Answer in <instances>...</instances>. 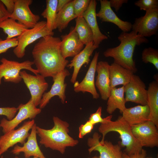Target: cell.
Segmentation results:
<instances>
[{
  "instance_id": "6da1fadb",
  "label": "cell",
  "mask_w": 158,
  "mask_h": 158,
  "mask_svg": "<svg viewBox=\"0 0 158 158\" xmlns=\"http://www.w3.org/2000/svg\"><path fill=\"white\" fill-rule=\"evenodd\" d=\"M61 42L60 38L48 35L40 39L34 46L33 61L38 73L44 78H53L68 64L61 54Z\"/></svg>"
},
{
  "instance_id": "7a4b0ae2",
  "label": "cell",
  "mask_w": 158,
  "mask_h": 158,
  "mask_svg": "<svg viewBox=\"0 0 158 158\" xmlns=\"http://www.w3.org/2000/svg\"><path fill=\"white\" fill-rule=\"evenodd\" d=\"M118 38L120 44L107 49L103 53L104 56L113 58L117 64L134 73L136 72L137 69L133 59L135 48L142 43H147L148 40L132 30L129 32H122Z\"/></svg>"
},
{
  "instance_id": "3957f363",
  "label": "cell",
  "mask_w": 158,
  "mask_h": 158,
  "mask_svg": "<svg viewBox=\"0 0 158 158\" xmlns=\"http://www.w3.org/2000/svg\"><path fill=\"white\" fill-rule=\"evenodd\" d=\"M54 126L47 129L36 126L37 134L40 138V143L45 147L59 151L62 154L67 147H73L79 143L69 134V124L57 116H54Z\"/></svg>"
},
{
  "instance_id": "277c9868",
  "label": "cell",
  "mask_w": 158,
  "mask_h": 158,
  "mask_svg": "<svg viewBox=\"0 0 158 158\" xmlns=\"http://www.w3.org/2000/svg\"><path fill=\"white\" fill-rule=\"evenodd\" d=\"M112 117L110 115L104 118L103 121L99 127L98 131L102 136L100 142H104L107 133L111 132H116L120 135L121 146L126 147L124 152L130 155L140 151L143 147L133 135L131 126L122 116H119L115 121H111Z\"/></svg>"
},
{
  "instance_id": "5b68a950",
  "label": "cell",
  "mask_w": 158,
  "mask_h": 158,
  "mask_svg": "<svg viewBox=\"0 0 158 158\" xmlns=\"http://www.w3.org/2000/svg\"><path fill=\"white\" fill-rule=\"evenodd\" d=\"M54 35V32L47 28L46 21H39L33 28L27 29L18 37V44L13 50V53L17 58H22L25 55L26 48L29 45L42 37Z\"/></svg>"
},
{
  "instance_id": "8992f818",
  "label": "cell",
  "mask_w": 158,
  "mask_h": 158,
  "mask_svg": "<svg viewBox=\"0 0 158 158\" xmlns=\"http://www.w3.org/2000/svg\"><path fill=\"white\" fill-rule=\"evenodd\" d=\"M0 62V85L1 83L3 78L6 82L19 83L22 80L20 72L22 69L29 71L35 75L38 74L37 69L32 67V66L34 64L32 61L28 60L20 62L3 58L1 59Z\"/></svg>"
},
{
  "instance_id": "52a82bcc",
  "label": "cell",
  "mask_w": 158,
  "mask_h": 158,
  "mask_svg": "<svg viewBox=\"0 0 158 158\" xmlns=\"http://www.w3.org/2000/svg\"><path fill=\"white\" fill-rule=\"evenodd\" d=\"M35 123L34 119L25 121L18 128L11 130L1 136L0 156L17 143L23 145L30 134L29 131Z\"/></svg>"
},
{
  "instance_id": "ba28073f",
  "label": "cell",
  "mask_w": 158,
  "mask_h": 158,
  "mask_svg": "<svg viewBox=\"0 0 158 158\" xmlns=\"http://www.w3.org/2000/svg\"><path fill=\"white\" fill-rule=\"evenodd\" d=\"M17 108L18 113L12 119L8 120L4 118L1 120L0 126L4 133L15 129L26 119H34L42 111L41 109L37 108L34 104L30 99L25 104H20Z\"/></svg>"
},
{
  "instance_id": "9c48e42d",
  "label": "cell",
  "mask_w": 158,
  "mask_h": 158,
  "mask_svg": "<svg viewBox=\"0 0 158 158\" xmlns=\"http://www.w3.org/2000/svg\"><path fill=\"white\" fill-rule=\"evenodd\" d=\"M101 137L98 133L95 132L92 137L88 139L87 144L90 154L96 151L99 154L98 158H123L120 144H114L106 140L101 143L99 140Z\"/></svg>"
},
{
  "instance_id": "30bf717a",
  "label": "cell",
  "mask_w": 158,
  "mask_h": 158,
  "mask_svg": "<svg viewBox=\"0 0 158 158\" xmlns=\"http://www.w3.org/2000/svg\"><path fill=\"white\" fill-rule=\"evenodd\" d=\"M132 30L145 37L156 35L158 30V8L147 11L144 16L136 18Z\"/></svg>"
},
{
  "instance_id": "8fae6325",
  "label": "cell",
  "mask_w": 158,
  "mask_h": 158,
  "mask_svg": "<svg viewBox=\"0 0 158 158\" xmlns=\"http://www.w3.org/2000/svg\"><path fill=\"white\" fill-rule=\"evenodd\" d=\"M20 75L30 91V99L36 107L39 105L42 96L47 90L49 85L45 78L39 74L33 75L25 71H21Z\"/></svg>"
},
{
  "instance_id": "7c38bea8",
  "label": "cell",
  "mask_w": 158,
  "mask_h": 158,
  "mask_svg": "<svg viewBox=\"0 0 158 158\" xmlns=\"http://www.w3.org/2000/svg\"><path fill=\"white\" fill-rule=\"evenodd\" d=\"M131 128L133 135L143 147H158V128L152 122L149 120Z\"/></svg>"
},
{
  "instance_id": "4fadbf2b",
  "label": "cell",
  "mask_w": 158,
  "mask_h": 158,
  "mask_svg": "<svg viewBox=\"0 0 158 158\" xmlns=\"http://www.w3.org/2000/svg\"><path fill=\"white\" fill-rule=\"evenodd\" d=\"M15 8L9 18L17 20L28 29L33 28L39 21L40 16L33 13L29 7L32 0H14Z\"/></svg>"
},
{
  "instance_id": "5bb4252c",
  "label": "cell",
  "mask_w": 158,
  "mask_h": 158,
  "mask_svg": "<svg viewBox=\"0 0 158 158\" xmlns=\"http://www.w3.org/2000/svg\"><path fill=\"white\" fill-rule=\"evenodd\" d=\"M124 87L126 102L147 105V90L145 83L138 76L134 74Z\"/></svg>"
},
{
  "instance_id": "9a60e30c",
  "label": "cell",
  "mask_w": 158,
  "mask_h": 158,
  "mask_svg": "<svg viewBox=\"0 0 158 158\" xmlns=\"http://www.w3.org/2000/svg\"><path fill=\"white\" fill-rule=\"evenodd\" d=\"M70 74L69 71L65 68L53 78V83L49 91L43 94L39 105L40 108L42 109L44 108L50 99L55 96H58L62 104L65 103L67 86V84L65 83V79Z\"/></svg>"
},
{
  "instance_id": "2e32d148",
  "label": "cell",
  "mask_w": 158,
  "mask_h": 158,
  "mask_svg": "<svg viewBox=\"0 0 158 158\" xmlns=\"http://www.w3.org/2000/svg\"><path fill=\"white\" fill-rule=\"evenodd\" d=\"M99 54V52L95 51L83 79L80 83L76 81L74 84V90L75 92H88L92 95L93 99H97L99 98V95L96 90L95 81L96 66Z\"/></svg>"
},
{
  "instance_id": "e0dca14e",
  "label": "cell",
  "mask_w": 158,
  "mask_h": 158,
  "mask_svg": "<svg viewBox=\"0 0 158 158\" xmlns=\"http://www.w3.org/2000/svg\"><path fill=\"white\" fill-rule=\"evenodd\" d=\"M37 125L35 123L32 126L27 140L20 146L17 145H15L11 152L17 155L23 152L25 158H30L31 156L39 158H46L41 151L38 145L37 139Z\"/></svg>"
},
{
  "instance_id": "ac0fdd59",
  "label": "cell",
  "mask_w": 158,
  "mask_h": 158,
  "mask_svg": "<svg viewBox=\"0 0 158 158\" xmlns=\"http://www.w3.org/2000/svg\"><path fill=\"white\" fill-rule=\"evenodd\" d=\"M61 37L60 49L64 58L74 57L83 49L84 45L80 40L75 27L71 28L68 34Z\"/></svg>"
},
{
  "instance_id": "d6986e66",
  "label": "cell",
  "mask_w": 158,
  "mask_h": 158,
  "mask_svg": "<svg viewBox=\"0 0 158 158\" xmlns=\"http://www.w3.org/2000/svg\"><path fill=\"white\" fill-rule=\"evenodd\" d=\"M100 8L96 13V16L102 22L113 23L123 32H128L131 31L132 24L130 22L120 19L112 10L109 1L100 0Z\"/></svg>"
},
{
  "instance_id": "ffe728a7",
  "label": "cell",
  "mask_w": 158,
  "mask_h": 158,
  "mask_svg": "<svg viewBox=\"0 0 158 158\" xmlns=\"http://www.w3.org/2000/svg\"><path fill=\"white\" fill-rule=\"evenodd\" d=\"M110 65L106 61L98 62L96 68L97 73L95 86L98 89L102 99L107 100L110 93L109 67Z\"/></svg>"
},
{
  "instance_id": "44dd1931",
  "label": "cell",
  "mask_w": 158,
  "mask_h": 158,
  "mask_svg": "<svg viewBox=\"0 0 158 158\" xmlns=\"http://www.w3.org/2000/svg\"><path fill=\"white\" fill-rule=\"evenodd\" d=\"M97 2L95 0H91L89 6L82 16L85 19L91 30L93 36L94 44L97 48L104 40L108 37L102 34L99 28L97 20L96 7Z\"/></svg>"
},
{
  "instance_id": "7402d4cb",
  "label": "cell",
  "mask_w": 158,
  "mask_h": 158,
  "mask_svg": "<svg viewBox=\"0 0 158 158\" xmlns=\"http://www.w3.org/2000/svg\"><path fill=\"white\" fill-rule=\"evenodd\" d=\"M97 48L94 44L93 42L85 45L84 48L79 53L73 57L70 63L66 67L73 68L71 82L74 84L76 81L78 73L82 66L85 64L87 65L90 61V57L94 51Z\"/></svg>"
},
{
  "instance_id": "603a6c76",
  "label": "cell",
  "mask_w": 158,
  "mask_h": 158,
  "mask_svg": "<svg viewBox=\"0 0 158 158\" xmlns=\"http://www.w3.org/2000/svg\"><path fill=\"white\" fill-rule=\"evenodd\" d=\"M122 116L130 126L140 124L149 121L150 110L147 105H139L126 108Z\"/></svg>"
},
{
  "instance_id": "cb8c5ba5",
  "label": "cell",
  "mask_w": 158,
  "mask_h": 158,
  "mask_svg": "<svg viewBox=\"0 0 158 158\" xmlns=\"http://www.w3.org/2000/svg\"><path fill=\"white\" fill-rule=\"evenodd\" d=\"M110 86L113 88L119 85L125 86L130 81L134 73L114 62L109 67Z\"/></svg>"
},
{
  "instance_id": "d4e9b609",
  "label": "cell",
  "mask_w": 158,
  "mask_h": 158,
  "mask_svg": "<svg viewBox=\"0 0 158 158\" xmlns=\"http://www.w3.org/2000/svg\"><path fill=\"white\" fill-rule=\"evenodd\" d=\"M147 105L150 110L149 120L158 128V81L150 83L147 90Z\"/></svg>"
},
{
  "instance_id": "484cf974",
  "label": "cell",
  "mask_w": 158,
  "mask_h": 158,
  "mask_svg": "<svg viewBox=\"0 0 158 158\" xmlns=\"http://www.w3.org/2000/svg\"><path fill=\"white\" fill-rule=\"evenodd\" d=\"M124 88V86H123L118 88H111L110 95L107 99L106 109L109 114H112L117 109L122 113L126 108Z\"/></svg>"
},
{
  "instance_id": "4316f807",
  "label": "cell",
  "mask_w": 158,
  "mask_h": 158,
  "mask_svg": "<svg viewBox=\"0 0 158 158\" xmlns=\"http://www.w3.org/2000/svg\"><path fill=\"white\" fill-rule=\"evenodd\" d=\"M76 18L71 0L63 8L57 13L56 21V29L61 32L67 27L69 23Z\"/></svg>"
},
{
  "instance_id": "83f0119b",
  "label": "cell",
  "mask_w": 158,
  "mask_h": 158,
  "mask_svg": "<svg viewBox=\"0 0 158 158\" xmlns=\"http://www.w3.org/2000/svg\"><path fill=\"white\" fill-rule=\"evenodd\" d=\"M0 28L7 35L6 39H10L20 36L28 29L23 25L11 18H8L0 23Z\"/></svg>"
},
{
  "instance_id": "f1b7e54d",
  "label": "cell",
  "mask_w": 158,
  "mask_h": 158,
  "mask_svg": "<svg viewBox=\"0 0 158 158\" xmlns=\"http://www.w3.org/2000/svg\"><path fill=\"white\" fill-rule=\"evenodd\" d=\"M75 27L80 41L85 45L93 42V36L91 30L84 18L82 16L75 19Z\"/></svg>"
},
{
  "instance_id": "f546056e",
  "label": "cell",
  "mask_w": 158,
  "mask_h": 158,
  "mask_svg": "<svg viewBox=\"0 0 158 158\" xmlns=\"http://www.w3.org/2000/svg\"><path fill=\"white\" fill-rule=\"evenodd\" d=\"M46 7L41 16L47 19L46 25L50 31L56 29L57 6L58 0H47Z\"/></svg>"
},
{
  "instance_id": "4dcf8cb0",
  "label": "cell",
  "mask_w": 158,
  "mask_h": 158,
  "mask_svg": "<svg viewBox=\"0 0 158 158\" xmlns=\"http://www.w3.org/2000/svg\"><path fill=\"white\" fill-rule=\"evenodd\" d=\"M142 61L145 63L152 64L157 70H158V50L149 47L145 48L142 53Z\"/></svg>"
},
{
  "instance_id": "1f68e13d",
  "label": "cell",
  "mask_w": 158,
  "mask_h": 158,
  "mask_svg": "<svg viewBox=\"0 0 158 158\" xmlns=\"http://www.w3.org/2000/svg\"><path fill=\"white\" fill-rule=\"evenodd\" d=\"M90 0H73V6L76 18L82 16L90 4Z\"/></svg>"
},
{
  "instance_id": "d6a6232c",
  "label": "cell",
  "mask_w": 158,
  "mask_h": 158,
  "mask_svg": "<svg viewBox=\"0 0 158 158\" xmlns=\"http://www.w3.org/2000/svg\"><path fill=\"white\" fill-rule=\"evenodd\" d=\"M135 5L141 10L146 12L152 9L158 8V0H139L135 2Z\"/></svg>"
},
{
  "instance_id": "836d02e7",
  "label": "cell",
  "mask_w": 158,
  "mask_h": 158,
  "mask_svg": "<svg viewBox=\"0 0 158 158\" xmlns=\"http://www.w3.org/2000/svg\"><path fill=\"white\" fill-rule=\"evenodd\" d=\"M17 38L3 40L0 38V54L6 52L9 49L15 48L18 45Z\"/></svg>"
},
{
  "instance_id": "e575fe53",
  "label": "cell",
  "mask_w": 158,
  "mask_h": 158,
  "mask_svg": "<svg viewBox=\"0 0 158 158\" xmlns=\"http://www.w3.org/2000/svg\"><path fill=\"white\" fill-rule=\"evenodd\" d=\"M18 111V108L14 107H0V115L4 116L7 120H10L15 116Z\"/></svg>"
},
{
  "instance_id": "d590c367",
  "label": "cell",
  "mask_w": 158,
  "mask_h": 158,
  "mask_svg": "<svg viewBox=\"0 0 158 158\" xmlns=\"http://www.w3.org/2000/svg\"><path fill=\"white\" fill-rule=\"evenodd\" d=\"M94 125L88 121L84 124H81L79 128V138H82L86 135L91 132Z\"/></svg>"
},
{
  "instance_id": "8d00e7d4",
  "label": "cell",
  "mask_w": 158,
  "mask_h": 158,
  "mask_svg": "<svg viewBox=\"0 0 158 158\" xmlns=\"http://www.w3.org/2000/svg\"><path fill=\"white\" fill-rule=\"evenodd\" d=\"M102 107H99L96 111L90 114L89 120L94 125L98 123H102L104 121V118L102 117Z\"/></svg>"
},
{
  "instance_id": "74e56055",
  "label": "cell",
  "mask_w": 158,
  "mask_h": 158,
  "mask_svg": "<svg viewBox=\"0 0 158 158\" xmlns=\"http://www.w3.org/2000/svg\"><path fill=\"white\" fill-rule=\"evenodd\" d=\"M146 152L143 149L139 152L130 155H128L125 152L123 153V158H146Z\"/></svg>"
},
{
  "instance_id": "f35d334b",
  "label": "cell",
  "mask_w": 158,
  "mask_h": 158,
  "mask_svg": "<svg viewBox=\"0 0 158 158\" xmlns=\"http://www.w3.org/2000/svg\"><path fill=\"white\" fill-rule=\"evenodd\" d=\"M110 7L114 8L116 12H118L124 4H126L128 0H110L109 1Z\"/></svg>"
},
{
  "instance_id": "ab89813d",
  "label": "cell",
  "mask_w": 158,
  "mask_h": 158,
  "mask_svg": "<svg viewBox=\"0 0 158 158\" xmlns=\"http://www.w3.org/2000/svg\"><path fill=\"white\" fill-rule=\"evenodd\" d=\"M8 12L11 14L14 11L15 8L14 0H1Z\"/></svg>"
},
{
  "instance_id": "60d3db41",
  "label": "cell",
  "mask_w": 158,
  "mask_h": 158,
  "mask_svg": "<svg viewBox=\"0 0 158 158\" xmlns=\"http://www.w3.org/2000/svg\"><path fill=\"white\" fill-rule=\"evenodd\" d=\"M10 15L11 14L8 12L0 0V23L5 19L9 18Z\"/></svg>"
},
{
  "instance_id": "b9f144b4",
  "label": "cell",
  "mask_w": 158,
  "mask_h": 158,
  "mask_svg": "<svg viewBox=\"0 0 158 158\" xmlns=\"http://www.w3.org/2000/svg\"><path fill=\"white\" fill-rule=\"evenodd\" d=\"M71 1V0H58L57 6V12L61 10Z\"/></svg>"
},
{
  "instance_id": "7bdbcfd3",
  "label": "cell",
  "mask_w": 158,
  "mask_h": 158,
  "mask_svg": "<svg viewBox=\"0 0 158 158\" xmlns=\"http://www.w3.org/2000/svg\"><path fill=\"white\" fill-rule=\"evenodd\" d=\"M0 158H3V156H1ZM14 158H19V157L17 156H16ZM33 158H39L37 157H33Z\"/></svg>"
},
{
  "instance_id": "ee69618b",
  "label": "cell",
  "mask_w": 158,
  "mask_h": 158,
  "mask_svg": "<svg viewBox=\"0 0 158 158\" xmlns=\"http://www.w3.org/2000/svg\"><path fill=\"white\" fill-rule=\"evenodd\" d=\"M98 158V157L96 156H93L91 158Z\"/></svg>"
},
{
  "instance_id": "f6af8a7d",
  "label": "cell",
  "mask_w": 158,
  "mask_h": 158,
  "mask_svg": "<svg viewBox=\"0 0 158 158\" xmlns=\"http://www.w3.org/2000/svg\"><path fill=\"white\" fill-rule=\"evenodd\" d=\"M1 127V126H0V127Z\"/></svg>"
},
{
  "instance_id": "bcb514c9",
  "label": "cell",
  "mask_w": 158,
  "mask_h": 158,
  "mask_svg": "<svg viewBox=\"0 0 158 158\" xmlns=\"http://www.w3.org/2000/svg\"></svg>"
}]
</instances>
